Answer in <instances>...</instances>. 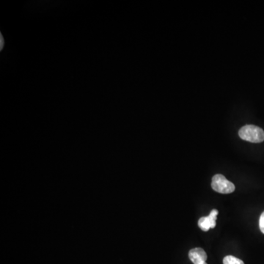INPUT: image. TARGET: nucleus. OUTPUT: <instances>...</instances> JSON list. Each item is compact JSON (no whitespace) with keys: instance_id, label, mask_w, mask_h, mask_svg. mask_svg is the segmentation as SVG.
<instances>
[{"instance_id":"f257e3e1","label":"nucleus","mask_w":264,"mask_h":264,"mask_svg":"<svg viewBox=\"0 0 264 264\" xmlns=\"http://www.w3.org/2000/svg\"><path fill=\"white\" fill-rule=\"evenodd\" d=\"M241 139L253 143H260L264 141V131L260 127L254 125H246L239 131Z\"/></svg>"},{"instance_id":"f03ea898","label":"nucleus","mask_w":264,"mask_h":264,"mask_svg":"<svg viewBox=\"0 0 264 264\" xmlns=\"http://www.w3.org/2000/svg\"><path fill=\"white\" fill-rule=\"evenodd\" d=\"M211 187L221 194L232 193L235 190V185L221 174H217L212 178Z\"/></svg>"},{"instance_id":"7ed1b4c3","label":"nucleus","mask_w":264,"mask_h":264,"mask_svg":"<svg viewBox=\"0 0 264 264\" xmlns=\"http://www.w3.org/2000/svg\"><path fill=\"white\" fill-rule=\"evenodd\" d=\"M219 211L217 209H213L208 217H201L198 221V226L202 231L207 232L210 228H215L216 226L217 217Z\"/></svg>"},{"instance_id":"20e7f679","label":"nucleus","mask_w":264,"mask_h":264,"mask_svg":"<svg viewBox=\"0 0 264 264\" xmlns=\"http://www.w3.org/2000/svg\"><path fill=\"white\" fill-rule=\"evenodd\" d=\"M189 258L194 264H207V254L202 248H194L189 252Z\"/></svg>"},{"instance_id":"39448f33","label":"nucleus","mask_w":264,"mask_h":264,"mask_svg":"<svg viewBox=\"0 0 264 264\" xmlns=\"http://www.w3.org/2000/svg\"><path fill=\"white\" fill-rule=\"evenodd\" d=\"M223 264H245V263L239 258L232 255H228L224 258Z\"/></svg>"},{"instance_id":"423d86ee","label":"nucleus","mask_w":264,"mask_h":264,"mask_svg":"<svg viewBox=\"0 0 264 264\" xmlns=\"http://www.w3.org/2000/svg\"><path fill=\"white\" fill-rule=\"evenodd\" d=\"M259 227L261 232L264 234V211L261 214L259 219Z\"/></svg>"}]
</instances>
